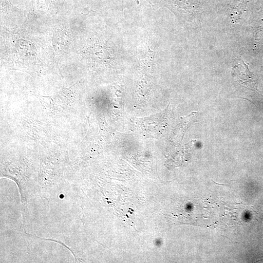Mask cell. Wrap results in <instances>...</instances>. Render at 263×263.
Segmentation results:
<instances>
[{
	"label": "cell",
	"instance_id": "cell-1",
	"mask_svg": "<svg viewBox=\"0 0 263 263\" xmlns=\"http://www.w3.org/2000/svg\"><path fill=\"white\" fill-rule=\"evenodd\" d=\"M232 70V75L236 77L238 81L245 87L252 90H257L256 78L248 68V64H245L242 59L236 61Z\"/></svg>",
	"mask_w": 263,
	"mask_h": 263
}]
</instances>
